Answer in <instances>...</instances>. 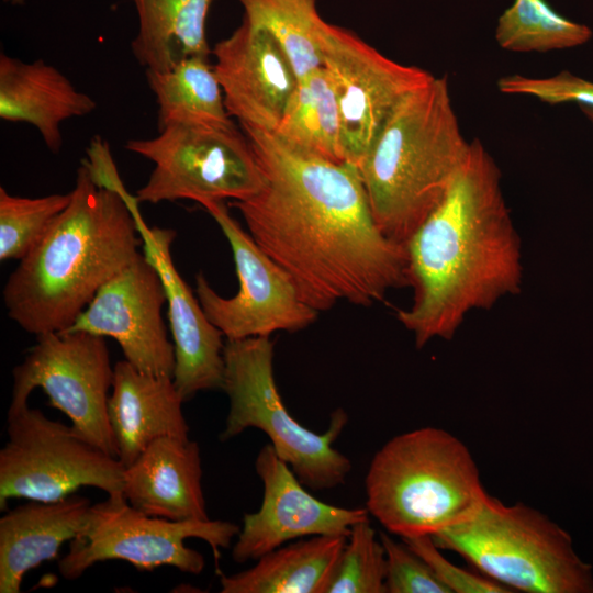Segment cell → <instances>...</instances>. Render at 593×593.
Returning a JSON list of instances; mask_svg holds the SVG:
<instances>
[{
	"mask_svg": "<svg viewBox=\"0 0 593 593\" xmlns=\"http://www.w3.org/2000/svg\"><path fill=\"white\" fill-rule=\"evenodd\" d=\"M242 130L264 184L231 205L304 303L318 313L342 301L371 306L410 286L406 248L377 226L355 165L300 150L272 132Z\"/></svg>",
	"mask_w": 593,
	"mask_h": 593,
	"instance_id": "6da1fadb",
	"label": "cell"
},
{
	"mask_svg": "<svg viewBox=\"0 0 593 593\" xmlns=\"http://www.w3.org/2000/svg\"><path fill=\"white\" fill-rule=\"evenodd\" d=\"M413 302L398 311L418 349L522 290V242L501 171L478 139L449 192L405 244Z\"/></svg>",
	"mask_w": 593,
	"mask_h": 593,
	"instance_id": "7a4b0ae2",
	"label": "cell"
},
{
	"mask_svg": "<svg viewBox=\"0 0 593 593\" xmlns=\"http://www.w3.org/2000/svg\"><path fill=\"white\" fill-rule=\"evenodd\" d=\"M137 203L123 184H97L82 161L68 205L4 284L8 316L35 336L68 329L139 254Z\"/></svg>",
	"mask_w": 593,
	"mask_h": 593,
	"instance_id": "3957f363",
	"label": "cell"
},
{
	"mask_svg": "<svg viewBox=\"0 0 593 593\" xmlns=\"http://www.w3.org/2000/svg\"><path fill=\"white\" fill-rule=\"evenodd\" d=\"M446 76L409 94L357 167L373 220L404 245L443 202L470 152Z\"/></svg>",
	"mask_w": 593,
	"mask_h": 593,
	"instance_id": "277c9868",
	"label": "cell"
},
{
	"mask_svg": "<svg viewBox=\"0 0 593 593\" xmlns=\"http://www.w3.org/2000/svg\"><path fill=\"white\" fill-rule=\"evenodd\" d=\"M365 490L369 514L401 538L466 523L490 495L468 447L430 426L389 439L371 459Z\"/></svg>",
	"mask_w": 593,
	"mask_h": 593,
	"instance_id": "5b68a950",
	"label": "cell"
},
{
	"mask_svg": "<svg viewBox=\"0 0 593 593\" xmlns=\"http://www.w3.org/2000/svg\"><path fill=\"white\" fill-rule=\"evenodd\" d=\"M432 537L512 592L593 593V567L571 535L522 502L505 505L489 495L472 519Z\"/></svg>",
	"mask_w": 593,
	"mask_h": 593,
	"instance_id": "8992f818",
	"label": "cell"
},
{
	"mask_svg": "<svg viewBox=\"0 0 593 593\" xmlns=\"http://www.w3.org/2000/svg\"><path fill=\"white\" fill-rule=\"evenodd\" d=\"M223 355L222 389L228 396L230 410L220 439H232L247 428L260 429L304 486L318 491L345 483L351 461L333 444L348 423L347 413L334 411L323 434L294 419L277 389L273 342L269 336L226 340Z\"/></svg>",
	"mask_w": 593,
	"mask_h": 593,
	"instance_id": "52a82bcc",
	"label": "cell"
},
{
	"mask_svg": "<svg viewBox=\"0 0 593 593\" xmlns=\"http://www.w3.org/2000/svg\"><path fill=\"white\" fill-rule=\"evenodd\" d=\"M240 527L221 519L170 521L150 516L132 506L122 492L108 494L92 504L81 530L70 540L68 552L57 567L72 581L89 568L107 560H124L138 571L169 566L184 573L199 574L203 556L186 546L188 538L206 541L215 555L227 548Z\"/></svg>",
	"mask_w": 593,
	"mask_h": 593,
	"instance_id": "ba28073f",
	"label": "cell"
},
{
	"mask_svg": "<svg viewBox=\"0 0 593 593\" xmlns=\"http://www.w3.org/2000/svg\"><path fill=\"white\" fill-rule=\"evenodd\" d=\"M126 149L154 164L138 202L239 201L257 193L264 174L250 143L230 126L172 125L152 138L130 139Z\"/></svg>",
	"mask_w": 593,
	"mask_h": 593,
	"instance_id": "9c48e42d",
	"label": "cell"
},
{
	"mask_svg": "<svg viewBox=\"0 0 593 593\" xmlns=\"http://www.w3.org/2000/svg\"><path fill=\"white\" fill-rule=\"evenodd\" d=\"M8 440L0 450V508L10 499L55 502L81 486L123 493L125 467L71 425L27 405L7 416Z\"/></svg>",
	"mask_w": 593,
	"mask_h": 593,
	"instance_id": "30bf717a",
	"label": "cell"
},
{
	"mask_svg": "<svg viewBox=\"0 0 593 593\" xmlns=\"http://www.w3.org/2000/svg\"><path fill=\"white\" fill-rule=\"evenodd\" d=\"M12 377L8 413L27 405L32 391L41 388L48 405L67 415L76 432L118 458L108 416L114 367L104 337L81 331L38 335Z\"/></svg>",
	"mask_w": 593,
	"mask_h": 593,
	"instance_id": "8fae6325",
	"label": "cell"
},
{
	"mask_svg": "<svg viewBox=\"0 0 593 593\" xmlns=\"http://www.w3.org/2000/svg\"><path fill=\"white\" fill-rule=\"evenodd\" d=\"M217 223L232 249L239 282L232 298L220 295L202 272L195 295L210 322L226 340L298 332L313 324L318 312L300 298L289 275L232 217L224 201L202 204Z\"/></svg>",
	"mask_w": 593,
	"mask_h": 593,
	"instance_id": "7c38bea8",
	"label": "cell"
},
{
	"mask_svg": "<svg viewBox=\"0 0 593 593\" xmlns=\"http://www.w3.org/2000/svg\"><path fill=\"white\" fill-rule=\"evenodd\" d=\"M322 66L339 109L345 160L356 167L400 103L434 78L418 66L390 59L351 31L326 22Z\"/></svg>",
	"mask_w": 593,
	"mask_h": 593,
	"instance_id": "4fadbf2b",
	"label": "cell"
},
{
	"mask_svg": "<svg viewBox=\"0 0 593 593\" xmlns=\"http://www.w3.org/2000/svg\"><path fill=\"white\" fill-rule=\"evenodd\" d=\"M166 301L159 272L139 253L98 290L66 331L112 337L125 360L139 371L172 377L175 348L161 316Z\"/></svg>",
	"mask_w": 593,
	"mask_h": 593,
	"instance_id": "5bb4252c",
	"label": "cell"
},
{
	"mask_svg": "<svg viewBox=\"0 0 593 593\" xmlns=\"http://www.w3.org/2000/svg\"><path fill=\"white\" fill-rule=\"evenodd\" d=\"M255 468L264 485V496L257 512L244 515L232 549L236 563L258 560L301 537L348 536L354 524L369 518L366 507H337L310 494L271 444L259 450Z\"/></svg>",
	"mask_w": 593,
	"mask_h": 593,
	"instance_id": "9a60e30c",
	"label": "cell"
},
{
	"mask_svg": "<svg viewBox=\"0 0 593 593\" xmlns=\"http://www.w3.org/2000/svg\"><path fill=\"white\" fill-rule=\"evenodd\" d=\"M215 75L230 116L240 127L275 132L298 77L279 43L243 19L212 49Z\"/></svg>",
	"mask_w": 593,
	"mask_h": 593,
	"instance_id": "2e32d148",
	"label": "cell"
},
{
	"mask_svg": "<svg viewBox=\"0 0 593 593\" xmlns=\"http://www.w3.org/2000/svg\"><path fill=\"white\" fill-rule=\"evenodd\" d=\"M144 255L163 280L168 320L175 348L174 382L183 401L198 392L222 389L224 382L223 334L205 315L197 295L177 271L170 248L176 233L170 228L148 227L136 221Z\"/></svg>",
	"mask_w": 593,
	"mask_h": 593,
	"instance_id": "e0dca14e",
	"label": "cell"
},
{
	"mask_svg": "<svg viewBox=\"0 0 593 593\" xmlns=\"http://www.w3.org/2000/svg\"><path fill=\"white\" fill-rule=\"evenodd\" d=\"M197 441L155 439L124 470L123 495L143 513L170 521L209 519Z\"/></svg>",
	"mask_w": 593,
	"mask_h": 593,
	"instance_id": "ac0fdd59",
	"label": "cell"
},
{
	"mask_svg": "<svg viewBox=\"0 0 593 593\" xmlns=\"http://www.w3.org/2000/svg\"><path fill=\"white\" fill-rule=\"evenodd\" d=\"M183 402L172 377L139 371L125 359L114 365L108 416L125 468L157 438L190 439Z\"/></svg>",
	"mask_w": 593,
	"mask_h": 593,
	"instance_id": "d6986e66",
	"label": "cell"
},
{
	"mask_svg": "<svg viewBox=\"0 0 593 593\" xmlns=\"http://www.w3.org/2000/svg\"><path fill=\"white\" fill-rule=\"evenodd\" d=\"M96 108L93 98L43 59L27 63L0 54L1 120L31 124L53 154L63 146L61 124Z\"/></svg>",
	"mask_w": 593,
	"mask_h": 593,
	"instance_id": "ffe728a7",
	"label": "cell"
},
{
	"mask_svg": "<svg viewBox=\"0 0 593 593\" xmlns=\"http://www.w3.org/2000/svg\"><path fill=\"white\" fill-rule=\"evenodd\" d=\"M91 505L74 493L7 511L0 518V593H19L29 571L55 559L63 544L81 530Z\"/></svg>",
	"mask_w": 593,
	"mask_h": 593,
	"instance_id": "44dd1931",
	"label": "cell"
},
{
	"mask_svg": "<svg viewBox=\"0 0 593 593\" xmlns=\"http://www.w3.org/2000/svg\"><path fill=\"white\" fill-rule=\"evenodd\" d=\"M345 535H317L281 546L251 568L222 575V593H326L345 547Z\"/></svg>",
	"mask_w": 593,
	"mask_h": 593,
	"instance_id": "7402d4cb",
	"label": "cell"
},
{
	"mask_svg": "<svg viewBox=\"0 0 593 593\" xmlns=\"http://www.w3.org/2000/svg\"><path fill=\"white\" fill-rule=\"evenodd\" d=\"M213 1L133 0L138 31L131 51L137 63L164 71L190 57H210L205 24Z\"/></svg>",
	"mask_w": 593,
	"mask_h": 593,
	"instance_id": "603a6c76",
	"label": "cell"
},
{
	"mask_svg": "<svg viewBox=\"0 0 593 593\" xmlns=\"http://www.w3.org/2000/svg\"><path fill=\"white\" fill-rule=\"evenodd\" d=\"M145 75L158 105L159 131L172 125L234 124L210 57H190L164 71L145 70Z\"/></svg>",
	"mask_w": 593,
	"mask_h": 593,
	"instance_id": "cb8c5ba5",
	"label": "cell"
},
{
	"mask_svg": "<svg viewBox=\"0 0 593 593\" xmlns=\"http://www.w3.org/2000/svg\"><path fill=\"white\" fill-rule=\"evenodd\" d=\"M272 133L300 150L335 163L346 161L339 109L323 66L298 80Z\"/></svg>",
	"mask_w": 593,
	"mask_h": 593,
	"instance_id": "d4e9b609",
	"label": "cell"
},
{
	"mask_svg": "<svg viewBox=\"0 0 593 593\" xmlns=\"http://www.w3.org/2000/svg\"><path fill=\"white\" fill-rule=\"evenodd\" d=\"M244 20L269 33L287 54L299 79L322 67L325 21L316 0H237Z\"/></svg>",
	"mask_w": 593,
	"mask_h": 593,
	"instance_id": "484cf974",
	"label": "cell"
},
{
	"mask_svg": "<svg viewBox=\"0 0 593 593\" xmlns=\"http://www.w3.org/2000/svg\"><path fill=\"white\" fill-rule=\"evenodd\" d=\"M591 37L589 26L559 14L546 0H514L495 27L499 46L516 53L573 48Z\"/></svg>",
	"mask_w": 593,
	"mask_h": 593,
	"instance_id": "4316f807",
	"label": "cell"
},
{
	"mask_svg": "<svg viewBox=\"0 0 593 593\" xmlns=\"http://www.w3.org/2000/svg\"><path fill=\"white\" fill-rule=\"evenodd\" d=\"M70 201V192L26 198L0 188V260H21Z\"/></svg>",
	"mask_w": 593,
	"mask_h": 593,
	"instance_id": "83f0119b",
	"label": "cell"
},
{
	"mask_svg": "<svg viewBox=\"0 0 593 593\" xmlns=\"http://www.w3.org/2000/svg\"><path fill=\"white\" fill-rule=\"evenodd\" d=\"M385 551L369 518L354 524L326 593H385Z\"/></svg>",
	"mask_w": 593,
	"mask_h": 593,
	"instance_id": "f1b7e54d",
	"label": "cell"
},
{
	"mask_svg": "<svg viewBox=\"0 0 593 593\" xmlns=\"http://www.w3.org/2000/svg\"><path fill=\"white\" fill-rule=\"evenodd\" d=\"M385 551V593H450L426 561L404 541L381 533Z\"/></svg>",
	"mask_w": 593,
	"mask_h": 593,
	"instance_id": "f546056e",
	"label": "cell"
},
{
	"mask_svg": "<svg viewBox=\"0 0 593 593\" xmlns=\"http://www.w3.org/2000/svg\"><path fill=\"white\" fill-rule=\"evenodd\" d=\"M497 88L502 93L530 96L549 104L571 102L593 110V81L570 71L545 78L506 75L499 79Z\"/></svg>",
	"mask_w": 593,
	"mask_h": 593,
	"instance_id": "4dcf8cb0",
	"label": "cell"
},
{
	"mask_svg": "<svg viewBox=\"0 0 593 593\" xmlns=\"http://www.w3.org/2000/svg\"><path fill=\"white\" fill-rule=\"evenodd\" d=\"M402 540L430 567L450 593H511L506 586L494 580L447 560L430 535L402 538Z\"/></svg>",
	"mask_w": 593,
	"mask_h": 593,
	"instance_id": "1f68e13d",
	"label": "cell"
},
{
	"mask_svg": "<svg viewBox=\"0 0 593 593\" xmlns=\"http://www.w3.org/2000/svg\"><path fill=\"white\" fill-rule=\"evenodd\" d=\"M581 110L593 124V110L588 108H581Z\"/></svg>",
	"mask_w": 593,
	"mask_h": 593,
	"instance_id": "d6a6232c",
	"label": "cell"
},
{
	"mask_svg": "<svg viewBox=\"0 0 593 593\" xmlns=\"http://www.w3.org/2000/svg\"><path fill=\"white\" fill-rule=\"evenodd\" d=\"M3 2L11 5H23L25 0H2Z\"/></svg>",
	"mask_w": 593,
	"mask_h": 593,
	"instance_id": "836d02e7",
	"label": "cell"
}]
</instances>
